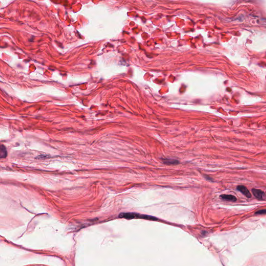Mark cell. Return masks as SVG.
<instances>
[{
	"instance_id": "277c9868",
	"label": "cell",
	"mask_w": 266,
	"mask_h": 266,
	"mask_svg": "<svg viewBox=\"0 0 266 266\" xmlns=\"http://www.w3.org/2000/svg\"><path fill=\"white\" fill-rule=\"evenodd\" d=\"M220 197L226 201H231V202H235L236 201V198L235 196L230 195V194H223L220 196Z\"/></svg>"
},
{
	"instance_id": "52a82bcc",
	"label": "cell",
	"mask_w": 266,
	"mask_h": 266,
	"mask_svg": "<svg viewBox=\"0 0 266 266\" xmlns=\"http://www.w3.org/2000/svg\"><path fill=\"white\" fill-rule=\"evenodd\" d=\"M256 215H266V209H261L255 212Z\"/></svg>"
},
{
	"instance_id": "3957f363",
	"label": "cell",
	"mask_w": 266,
	"mask_h": 266,
	"mask_svg": "<svg viewBox=\"0 0 266 266\" xmlns=\"http://www.w3.org/2000/svg\"><path fill=\"white\" fill-rule=\"evenodd\" d=\"M253 195L259 200H263V198L264 196V193L260 189H253L252 190Z\"/></svg>"
},
{
	"instance_id": "6da1fadb",
	"label": "cell",
	"mask_w": 266,
	"mask_h": 266,
	"mask_svg": "<svg viewBox=\"0 0 266 266\" xmlns=\"http://www.w3.org/2000/svg\"><path fill=\"white\" fill-rule=\"evenodd\" d=\"M119 217L120 218H123L125 219H144L149 220H157V218L154 217L153 216L146 215H142L140 214L135 213V212H124V213H121L119 215Z\"/></svg>"
},
{
	"instance_id": "5b68a950",
	"label": "cell",
	"mask_w": 266,
	"mask_h": 266,
	"mask_svg": "<svg viewBox=\"0 0 266 266\" xmlns=\"http://www.w3.org/2000/svg\"><path fill=\"white\" fill-rule=\"evenodd\" d=\"M162 161L164 164L167 165H175L179 163V162L176 159L171 158H163Z\"/></svg>"
},
{
	"instance_id": "8992f818",
	"label": "cell",
	"mask_w": 266,
	"mask_h": 266,
	"mask_svg": "<svg viewBox=\"0 0 266 266\" xmlns=\"http://www.w3.org/2000/svg\"><path fill=\"white\" fill-rule=\"evenodd\" d=\"M0 155H1V158H4L7 156V150L6 149V148L3 145H1V148H0Z\"/></svg>"
},
{
	"instance_id": "ba28073f",
	"label": "cell",
	"mask_w": 266,
	"mask_h": 266,
	"mask_svg": "<svg viewBox=\"0 0 266 266\" xmlns=\"http://www.w3.org/2000/svg\"><path fill=\"white\" fill-rule=\"evenodd\" d=\"M265 24H266V21H265Z\"/></svg>"
},
{
	"instance_id": "7a4b0ae2",
	"label": "cell",
	"mask_w": 266,
	"mask_h": 266,
	"mask_svg": "<svg viewBox=\"0 0 266 266\" xmlns=\"http://www.w3.org/2000/svg\"><path fill=\"white\" fill-rule=\"evenodd\" d=\"M236 189L241 192L243 195L246 197L247 198H251L252 197V194L247 189V188L243 185H239L237 186Z\"/></svg>"
}]
</instances>
